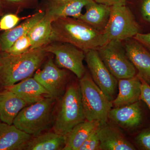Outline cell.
Wrapping results in <instances>:
<instances>
[{"label":"cell","instance_id":"obj_4","mask_svg":"<svg viewBox=\"0 0 150 150\" xmlns=\"http://www.w3.org/2000/svg\"><path fill=\"white\" fill-rule=\"evenodd\" d=\"M58 100L49 97L27 105L14 120V126L33 137L53 126Z\"/></svg>","mask_w":150,"mask_h":150},{"label":"cell","instance_id":"obj_10","mask_svg":"<svg viewBox=\"0 0 150 150\" xmlns=\"http://www.w3.org/2000/svg\"><path fill=\"white\" fill-rule=\"evenodd\" d=\"M69 76L67 69L59 68L53 59L49 58L45 62L43 69L36 72L33 78L51 96L58 100L65 92Z\"/></svg>","mask_w":150,"mask_h":150},{"label":"cell","instance_id":"obj_17","mask_svg":"<svg viewBox=\"0 0 150 150\" xmlns=\"http://www.w3.org/2000/svg\"><path fill=\"white\" fill-rule=\"evenodd\" d=\"M142 81L138 75L118 81V93L112 101V105L119 107L139 101Z\"/></svg>","mask_w":150,"mask_h":150},{"label":"cell","instance_id":"obj_31","mask_svg":"<svg viewBox=\"0 0 150 150\" xmlns=\"http://www.w3.org/2000/svg\"><path fill=\"white\" fill-rule=\"evenodd\" d=\"M141 11L143 18L150 22V0H143Z\"/></svg>","mask_w":150,"mask_h":150},{"label":"cell","instance_id":"obj_7","mask_svg":"<svg viewBox=\"0 0 150 150\" xmlns=\"http://www.w3.org/2000/svg\"><path fill=\"white\" fill-rule=\"evenodd\" d=\"M97 51L108 69L117 79L137 75V70L127 57L121 41H108Z\"/></svg>","mask_w":150,"mask_h":150},{"label":"cell","instance_id":"obj_24","mask_svg":"<svg viewBox=\"0 0 150 150\" xmlns=\"http://www.w3.org/2000/svg\"><path fill=\"white\" fill-rule=\"evenodd\" d=\"M4 8H7L16 13L25 9L34 8L38 0H1Z\"/></svg>","mask_w":150,"mask_h":150},{"label":"cell","instance_id":"obj_25","mask_svg":"<svg viewBox=\"0 0 150 150\" xmlns=\"http://www.w3.org/2000/svg\"><path fill=\"white\" fill-rule=\"evenodd\" d=\"M30 40L27 34H25L18 39L5 52L11 55H20L30 50Z\"/></svg>","mask_w":150,"mask_h":150},{"label":"cell","instance_id":"obj_12","mask_svg":"<svg viewBox=\"0 0 150 150\" xmlns=\"http://www.w3.org/2000/svg\"><path fill=\"white\" fill-rule=\"evenodd\" d=\"M126 40L124 49L127 57L138 71V76L150 84V52L134 38Z\"/></svg>","mask_w":150,"mask_h":150},{"label":"cell","instance_id":"obj_8","mask_svg":"<svg viewBox=\"0 0 150 150\" xmlns=\"http://www.w3.org/2000/svg\"><path fill=\"white\" fill-rule=\"evenodd\" d=\"M48 53L55 56V62L59 68L72 72L78 79H81L86 72L83 61L85 53L72 44L63 42H53L44 46Z\"/></svg>","mask_w":150,"mask_h":150},{"label":"cell","instance_id":"obj_22","mask_svg":"<svg viewBox=\"0 0 150 150\" xmlns=\"http://www.w3.org/2000/svg\"><path fill=\"white\" fill-rule=\"evenodd\" d=\"M64 137L54 131H47L33 137L23 150H63Z\"/></svg>","mask_w":150,"mask_h":150},{"label":"cell","instance_id":"obj_23","mask_svg":"<svg viewBox=\"0 0 150 150\" xmlns=\"http://www.w3.org/2000/svg\"><path fill=\"white\" fill-rule=\"evenodd\" d=\"M52 20L44 15L27 33L31 43V49L41 48L50 42L52 33Z\"/></svg>","mask_w":150,"mask_h":150},{"label":"cell","instance_id":"obj_5","mask_svg":"<svg viewBox=\"0 0 150 150\" xmlns=\"http://www.w3.org/2000/svg\"><path fill=\"white\" fill-rule=\"evenodd\" d=\"M79 84L86 120L106 123L113 106L112 101L95 83L88 73L86 72L79 79Z\"/></svg>","mask_w":150,"mask_h":150},{"label":"cell","instance_id":"obj_29","mask_svg":"<svg viewBox=\"0 0 150 150\" xmlns=\"http://www.w3.org/2000/svg\"><path fill=\"white\" fill-rule=\"evenodd\" d=\"M140 79L142 81L140 99L147 105L150 111V86L149 84Z\"/></svg>","mask_w":150,"mask_h":150},{"label":"cell","instance_id":"obj_14","mask_svg":"<svg viewBox=\"0 0 150 150\" xmlns=\"http://www.w3.org/2000/svg\"><path fill=\"white\" fill-rule=\"evenodd\" d=\"M16 94L28 105L52 97L51 94L34 78L29 77L6 88Z\"/></svg>","mask_w":150,"mask_h":150},{"label":"cell","instance_id":"obj_21","mask_svg":"<svg viewBox=\"0 0 150 150\" xmlns=\"http://www.w3.org/2000/svg\"><path fill=\"white\" fill-rule=\"evenodd\" d=\"M40 11L30 16L22 23L0 34V52H6L19 38L27 34L30 29L45 15Z\"/></svg>","mask_w":150,"mask_h":150},{"label":"cell","instance_id":"obj_13","mask_svg":"<svg viewBox=\"0 0 150 150\" xmlns=\"http://www.w3.org/2000/svg\"><path fill=\"white\" fill-rule=\"evenodd\" d=\"M94 0H51L48 3L45 15L54 21L62 17L77 18L81 14L83 7Z\"/></svg>","mask_w":150,"mask_h":150},{"label":"cell","instance_id":"obj_1","mask_svg":"<svg viewBox=\"0 0 150 150\" xmlns=\"http://www.w3.org/2000/svg\"><path fill=\"white\" fill-rule=\"evenodd\" d=\"M53 42L70 43L85 53L92 49L97 50L107 40L103 32L79 19L66 17L52 21L50 43Z\"/></svg>","mask_w":150,"mask_h":150},{"label":"cell","instance_id":"obj_33","mask_svg":"<svg viewBox=\"0 0 150 150\" xmlns=\"http://www.w3.org/2000/svg\"><path fill=\"white\" fill-rule=\"evenodd\" d=\"M4 7L1 0H0V16H2L4 14Z\"/></svg>","mask_w":150,"mask_h":150},{"label":"cell","instance_id":"obj_2","mask_svg":"<svg viewBox=\"0 0 150 150\" xmlns=\"http://www.w3.org/2000/svg\"><path fill=\"white\" fill-rule=\"evenodd\" d=\"M48 54L44 46L18 55L0 52V86L6 88L30 77Z\"/></svg>","mask_w":150,"mask_h":150},{"label":"cell","instance_id":"obj_15","mask_svg":"<svg viewBox=\"0 0 150 150\" xmlns=\"http://www.w3.org/2000/svg\"><path fill=\"white\" fill-rule=\"evenodd\" d=\"M100 150H135L136 148L118 129L103 124L98 129Z\"/></svg>","mask_w":150,"mask_h":150},{"label":"cell","instance_id":"obj_34","mask_svg":"<svg viewBox=\"0 0 150 150\" xmlns=\"http://www.w3.org/2000/svg\"><path fill=\"white\" fill-rule=\"evenodd\" d=\"M1 118H0V124H1Z\"/></svg>","mask_w":150,"mask_h":150},{"label":"cell","instance_id":"obj_3","mask_svg":"<svg viewBox=\"0 0 150 150\" xmlns=\"http://www.w3.org/2000/svg\"><path fill=\"white\" fill-rule=\"evenodd\" d=\"M57 101L52 129L64 136L86 120L79 83L71 82L67 85L64 94Z\"/></svg>","mask_w":150,"mask_h":150},{"label":"cell","instance_id":"obj_28","mask_svg":"<svg viewBox=\"0 0 150 150\" xmlns=\"http://www.w3.org/2000/svg\"><path fill=\"white\" fill-rule=\"evenodd\" d=\"M98 129L94 131L86 139L79 150H100Z\"/></svg>","mask_w":150,"mask_h":150},{"label":"cell","instance_id":"obj_16","mask_svg":"<svg viewBox=\"0 0 150 150\" xmlns=\"http://www.w3.org/2000/svg\"><path fill=\"white\" fill-rule=\"evenodd\" d=\"M33 137L13 124H0V150H23Z\"/></svg>","mask_w":150,"mask_h":150},{"label":"cell","instance_id":"obj_26","mask_svg":"<svg viewBox=\"0 0 150 150\" xmlns=\"http://www.w3.org/2000/svg\"><path fill=\"white\" fill-rule=\"evenodd\" d=\"M21 18L14 13H8L3 16L0 19V30H9L16 27Z\"/></svg>","mask_w":150,"mask_h":150},{"label":"cell","instance_id":"obj_6","mask_svg":"<svg viewBox=\"0 0 150 150\" xmlns=\"http://www.w3.org/2000/svg\"><path fill=\"white\" fill-rule=\"evenodd\" d=\"M110 17L103 31L107 42L133 38L140 28L134 15L126 5L111 6Z\"/></svg>","mask_w":150,"mask_h":150},{"label":"cell","instance_id":"obj_27","mask_svg":"<svg viewBox=\"0 0 150 150\" xmlns=\"http://www.w3.org/2000/svg\"><path fill=\"white\" fill-rule=\"evenodd\" d=\"M134 142L140 149L150 150V127L144 129L137 134Z\"/></svg>","mask_w":150,"mask_h":150},{"label":"cell","instance_id":"obj_18","mask_svg":"<svg viewBox=\"0 0 150 150\" xmlns=\"http://www.w3.org/2000/svg\"><path fill=\"white\" fill-rule=\"evenodd\" d=\"M27 103L16 94L6 89L0 91V118L3 123H13L15 118Z\"/></svg>","mask_w":150,"mask_h":150},{"label":"cell","instance_id":"obj_32","mask_svg":"<svg viewBox=\"0 0 150 150\" xmlns=\"http://www.w3.org/2000/svg\"><path fill=\"white\" fill-rule=\"evenodd\" d=\"M99 4L108 6L126 5V0H94Z\"/></svg>","mask_w":150,"mask_h":150},{"label":"cell","instance_id":"obj_30","mask_svg":"<svg viewBox=\"0 0 150 150\" xmlns=\"http://www.w3.org/2000/svg\"><path fill=\"white\" fill-rule=\"evenodd\" d=\"M133 38L139 42L144 47L147 48L150 51V33H141L139 32Z\"/></svg>","mask_w":150,"mask_h":150},{"label":"cell","instance_id":"obj_20","mask_svg":"<svg viewBox=\"0 0 150 150\" xmlns=\"http://www.w3.org/2000/svg\"><path fill=\"white\" fill-rule=\"evenodd\" d=\"M86 12L78 19L99 31L103 32L110 17L111 7L93 1L87 5Z\"/></svg>","mask_w":150,"mask_h":150},{"label":"cell","instance_id":"obj_11","mask_svg":"<svg viewBox=\"0 0 150 150\" xmlns=\"http://www.w3.org/2000/svg\"><path fill=\"white\" fill-rule=\"evenodd\" d=\"M143 111L140 101L110 110L108 119L116 126L127 131L139 128L143 123Z\"/></svg>","mask_w":150,"mask_h":150},{"label":"cell","instance_id":"obj_19","mask_svg":"<svg viewBox=\"0 0 150 150\" xmlns=\"http://www.w3.org/2000/svg\"><path fill=\"white\" fill-rule=\"evenodd\" d=\"M102 125L99 121L85 120L76 125L64 136L65 146L63 150H79L88 137Z\"/></svg>","mask_w":150,"mask_h":150},{"label":"cell","instance_id":"obj_9","mask_svg":"<svg viewBox=\"0 0 150 150\" xmlns=\"http://www.w3.org/2000/svg\"><path fill=\"white\" fill-rule=\"evenodd\" d=\"M85 59L93 81L112 102L116 96L118 79L108 69L96 49L85 52Z\"/></svg>","mask_w":150,"mask_h":150}]
</instances>
